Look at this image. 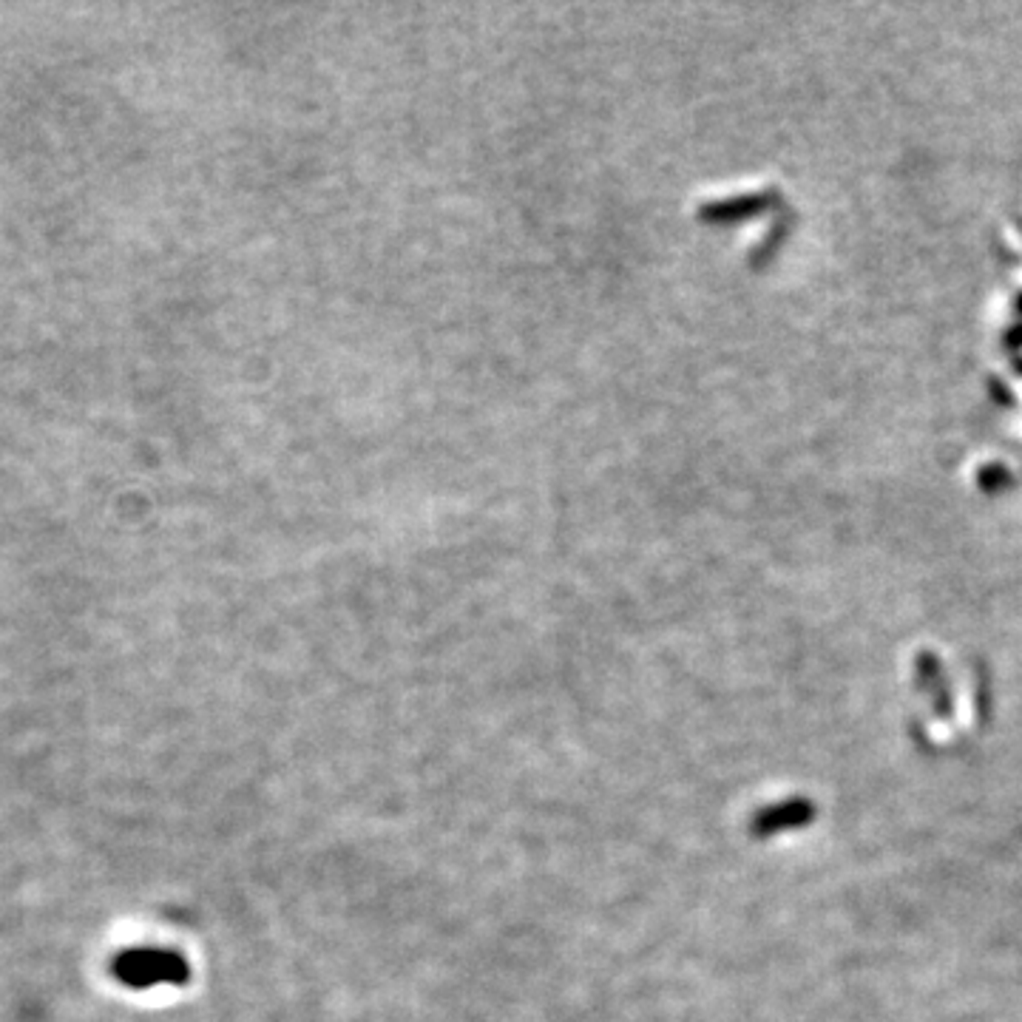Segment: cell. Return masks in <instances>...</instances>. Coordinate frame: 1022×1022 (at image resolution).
I'll return each instance as SVG.
<instances>
[{"instance_id":"obj_1","label":"cell","mask_w":1022,"mask_h":1022,"mask_svg":"<svg viewBox=\"0 0 1022 1022\" xmlns=\"http://www.w3.org/2000/svg\"><path fill=\"white\" fill-rule=\"evenodd\" d=\"M764 202H766V199H761V197L724 202V205H716V207L708 210V219H736V217H747V213L753 217V213H758V210L764 207Z\"/></svg>"}]
</instances>
